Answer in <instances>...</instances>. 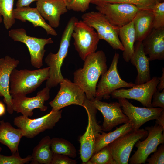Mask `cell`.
I'll return each mask as SVG.
<instances>
[{"label":"cell","mask_w":164,"mask_h":164,"mask_svg":"<svg viewBox=\"0 0 164 164\" xmlns=\"http://www.w3.org/2000/svg\"><path fill=\"white\" fill-rule=\"evenodd\" d=\"M82 107L87 112L88 121L86 131L79 141L80 158L83 163L85 164L93 154L96 136L102 130L96 119L97 110L91 101L86 98Z\"/></svg>","instance_id":"cell-6"},{"label":"cell","mask_w":164,"mask_h":164,"mask_svg":"<svg viewBox=\"0 0 164 164\" xmlns=\"http://www.w3.org/2000/svg\"><path fill=\"white\" fill-rule=\"evenodd\" d=\"M13 16L15 19L23 22L28 21L31 23L34 27H41L46 31L48 35L56 36L55 30L47 24L42 16L36 8L29 6L14 9Z\"/></svg>","instance_id":"cell-22"},{"label":"cell","mask_w":164,"mask_h":164,"mask_svg":"<svg viewBox=\"0 0 164 164\" xmlns=\"http://www.w3.org/2000/svg\"><path fill=\"white\" fill-rule=\"evenodd\" d=\"M153 15L152 10L139 9L133 20L136 41H142L153 28Z\"/></svg>","instance_id":"cell-24"},{"label":"cell","mask_w":164,"mask_h":164,"mask_svg":"<svg viewBox=\"0 0 164 164\" xmlns=\"http://www.w3.org/2000/svg\"><path fill=\"white\" fill-rule=\"evenodd\" d=\"M118 36L124 48L123 57L129 62L134 51L136 34L133 20L128 24L119 28Z\"/></svg>","instance_id":"cell-25"},{"label":"cell","mask_w":164,"mask_h":164,"mask_svg":"<svg viewBox=\"0 0 164 164\" xmlns=\"http://www.w3.org/2000/svg\"><path fill=\"white\" fill-rule=\"evenodd\" d=\"M92 1L111 3H128L137 5V3L135 0H92Z\"/></svg>","instance_id":"cell-38"},{"label":"cell","mask_w":164,"mask_h":164,"mask_svg":"<svg viewBox=\"0 0 164 164\" xmlns=\"http://www.w3.org/2000/svg\"><path fill=\"white\" fill-rule=\"evenodd\" d=\"M147 138L144 141L139 140L135 144L137 149L131 158L130 164H145L149 156L156 151L158 146L164 142V128L156 123L154 126H147Z\"/></svg>","instance_id":"cell-10"},{"label":"cell","mask_w":164,"mask_h":164,"mask_svg":"<svg viewBox=\"0 0 164 164\" xmlns=\"http://www.w3.org/2000/svg\"><path fill=\"white\" fill-rule=\"evenodd\" d=\"M14 0H0V15L3 18L5 28L8 29L15 22L13 16Z\"/></svg>","instance_id":"cell-29"},{"label":"cell","mask_w":164,"mask_h":164,"mask_svg":"<svg viewBox=\"0 0 164 164\" xmlns=\"http://www.w3.org/2000/svg\"><path fill=\"white\" fill-rule=\"evenodd\" d=\"M86 164H116L108 146L94 154Z\"/></svg>","instance_id":"cell-30"},{"label":"cell","mask_w":164,"mask_h":164,"mask_svg":"<svg viewBox=\"0 0 164 164\" xmlns=\"http://www.w3.org/2000/svg\"><path fill=\"white\" fill-rule=\"evenodd\" d=\"M72 37L75 49L83 61L89 55L96 52L100 40L94 29L82 20L75 23Z\"/></svg>","instance_id":"cell-8"},{"label":"cell","mask_w":164,"mask_h":164,"mask_svg":"<svg viewBox=\"0 0 164 164\" xmlns=\"http://www.w3.org/2000/svg\"><path fill=\"white\" fill-rule=\"evenodd\" d=\"M59 84L60 87L57 95L49 103L52 110L57 111L71 105L83 106L86 97L80 87L67 78H64Z\"/></svg>","instance_id":"cell-13"},{"label":"cell","mask_w":164,"mask_h":164,"mask_svg":"<svg viewBox=\"0 0 164 164\" xmlns=\"http://www.w3.org/2000/svg\"><path fill=\"white\" fill-rule=\"evenodd\" d=\"M0 71H1V68L0 67Z\"/></svg>","instance_id":"cell-45"},{"label":"cell","mask_w":164,"mask_h":164,"mask_svg":"<svg viewBox=\"0 0 164 164\" xmlns=\"http://www.w3.org/2000/svg\"><path fill=\"white\" fill-rule=\"evenodd\" d=\"M51 139L49 136H46L34 148L31 164H51L53 154L50 149Z\"/></svg>","instance_id":"cell-27"},{"label":"cell","mask_w":164,"mask_h":164,"mask_svg":"<svg viewBox=\"0 0 164 164\" xmlns=\"http://www.w3.org/2000/svg\"><path fill=\"white\" fill-rule=\"evenodd\" d=\"M1 16L2 15H0V23H1L2 22V19Z\"/></svg>","instance_id":"cell-43"},{"label":"cell","mask_w":164,"mask_h":164,"mask_svg":"<svg viewBox=\"0 0 164 164\" xmlns=\"http://www.w3.org/2000/svg\"><path fill=\"white\" fill-rule=\"evenodd\" d=\"M118 99L123 112L128 117L132 126L133 130L140 129L143 125L150 120H156L164 111V109L159 107L135 106L126 98Z\"/></svg>","instance_id":"cell-15"},{"label":"cell","mask_w":164,"mask_h":164,"mask_svg":"<svg viewBox=\"0 0 164 164\" xmlns=\"http://www.w3.org/2000/svg\"><path fill=\"white\" fill-rule=\"evenodd\" d=\"M62 112L61 110L57 111L52 110L46 114L35 119L22 115L15 117L13 123L22 130L24 136L32 138L47 129H53L61 118Z\"/></svg>","instance_id":"cell-7"},{"label":"cell","mask_w":164,"mask_h":164,"mask_svg":"<svg viewBox=\"0 0 164 164\" xmlns=\"http://www.w3.org/2000/svg\"><path fill=\"white\" fill-rule=\"evenodd\" d=\"M92 0H64L68 10L84 12L87 10Z\"/></svg>","instance_id":"cell-33"},{"label":"cell","mask_w":164,"mask_h":164,"mask_svg":"<svg viewBox=\"0 0 164 164\" xmlns=\"http://www.w3.org/2000/svg\"><path fill=\"white\" fill-rule=\"evenodd\" d=\"M6 109L4 104L0 101V117L5 114Z\"/></svg>","instance_id":"cell-42"},{"label":"cell","mask_w":164,"mask_h":164,"mask_svg":"<svg viewBox=\"0 0 164 164\" xmlns=\"http://www.w3.org/2000/svg\"><path fill=\"white\" fill-rule=\"evenodd\" d=\"M83 66L73 73V82L84 92L86 98L92 101L95 98L96 87L99 78L108 70L107 58L102 50L87 56Z\"/></svg>","instance_id":"cell-1"},{"label":"cell","mask_w":164,"mask_h":164,"mask_svg":"<svg viewBox=\"0 0 164 164\" xmlns=\"http://www.w3.org/2000/svg\"><path fill=\"white\" fill-rule=\"evenodd\" d=\"M9 35L14 41L21 42L26 46L29 52L31 65L35 68H40L43 65V58L46 52L45 46L53 43L52 38L29 36L23 28L11 29L9 32Z\"/></svg>","instance_id":"cell-11"},{"label":"cell","mask_w":164,"mask_h":164,"mask_svg":"<svg viewBox=\"0 0 164 164\" xmlns=\"http://www.w3.org/2000/svg\"><path fill=\"white\" fill-rule=\"evenodd\" d=\"M153 28L159 29L164 28V2H159L153 8Z\"/></svg>","instance_id":"cell-31"},{"label":"cell","mask_w":164,"mask_h":164,"mask_svg":"<svg viewBox=\"0 0 164 164\" xmlns=\"http://www.w3.org/2000/svg\"><path fill=\"white\" fill-rule=\"evenodd\" d=\"M2 150V148L0 147V152Z\"/></svg>","instance_id":"cell-44"},{"label":"cell","mask_w":164,"mask_h":164,"mask_svg":"<svg viewBox=\"0 0 164 164\" xmlns=\"http://www.w3.org/2000/svg\"><path fill=\"white\" fill-rule=\"evenodd\" d=\"M132 130V126L129 122L116 128L113 131L107 133L104 132L98 133L96 138L93 154L108 146L121 135Z\"/></svg>","instance_id":"cell-26"},{"label":"cell","mask_w":164,"mask_h":164,"mask_svg":"<svg viewBox=\"0 0 164 164\" xmlns=\"http://www.w3.org/2000/svg\"><path fill=\"white\" fill-rule=\"evenodd\" d=\"M151 104L152 108L164 109V89L162 92L156 89L152 96Z\"/></svg>","instance_id":"cell-35"},{"label":"cell","mask_w":164,"mask_h":164,"mask_svg":"<svg viewBox=\"0 0 164 164\" xmlns=\"http://www.w3.org/2000/svg\"><path fill=\"white\" fill-rule=\"evenodd\" d=\"M130 61L137 71L135 85L144 84L151 79L150 61L144 52L142 41H136L135 44L134 52Z\"/></svg>","instance_id":"cell-20"},{"label":"cell","mask_w":164,"mask_h":164,"mask_svg":"<svg viewBox=\"0 0 164 164\" xmlns=\"http://www.w3.org/2000/svg\"><path fill=\"white\" fill-rule=\"evenodd\" d=\"M142 42L150 61L164 59V28H153Z\"/></svg>","instance_id":"cell-21"},{"label":"cell","mask_w":164,"mask_h":164,"mask_svg":"<svg viewBox=\"0 0 164 164\" xmlns=\"http://www.w3.org/2000/svg\"><path fill=\"white\" fill-rule=\"evenodd\" d=\"M76 160L63 155L53 153L51 164H76Z\"/></svg>","instance_id":"cell-36"},{"label":"cell","mask_w":164,"mask_h":164,"mask_svg":"<svg viewBox=\"0 0 164 164\" xmlns=\"http://www.w3.org/2000/svg\"><path fill=\"white\" fill-rule=\"evenodd\" d=\"M137 3V6L139 9L152 10L155 5L163 0H135Z\"/></svg>","instance_id":"cell-37"},{"label":"cell","mask_w":164,"mask_h":164,"mask_svg":"<svg viewBox=\"0 0 164 164\" xmlns=\"http://www.w3.org/2000/svg\"><path fill=\"white\" fill-rule=\"evenodd\" d=\"M24 136L22 130L15 128L10 123L0 121V143L7 146L12 154L18 152V147L22 138Z\"/></svg>","instance_id":"cell-23"},{"label":"cell","mask_w":164,"mask_h":164,"mask_svg":"<svg viewBox=\"0 0 164 164\" xmlns=\"http://www.w3.org/2000/svg\"><path fill=\"white\" fill-rule=\"evenodd\" d=\"M119 58V54L115 53L109 68L101 76L97 85L95 98L100 100L102 98L108 99L114 91L122 88H131L135 85L121 78L117 68Z\"/></svg>","instance_id":"cell-9"},{"label":"cell","mask_w":164,"mask_h":164,"mask_svg":"<svg viewBox=\"0 0 164 164\" xmlns=\"http://www.w3.org/2000/svg\"><path fill=\"white\" fill-rule=\"evenodd\" d=\"M162 76L159 78V82L157 87V89L160 91L164 89V68L163 67L162 68Z\"/></svg>","instance_id":"cell-40"},{"label":"cell","mask_w":164,"mask_h":164,"mask_svg":"<svg viewBox=\"0 0 164 164\" xmlns=\"http://www.w3.org/2000/svg\"><path fill=\"white\" fill-rule=\"evenodd\" d=\"M50 89L46 87L37 93L33 97L26 96L15 97L12 98L13 109L17 113H20L22 115L29 117L33 114V110L39 108L42 111H46L48 107L44 105L45 101L50 97Z\"/></svg>","instance_id":"cell-17"},{"label":"cell","mask_w":164,"mask_h":164,"mask_svg":"<svg viewBox=\"0 0 164 164\" xmlns=\"http://www.w3.org/2000/svg\"><path fill=\"white\" fill-rule=\"evenodd\" d=\"M19 63V60L8 55L0 59V96L4 97V101L7 106V111L10 114H12L14 111L12 98L9 92L10 77L12 70Z\"/></svg>","instance_id":"cell-19"},{"label":"cell","mask_w":164,"mask_h":164,"mask_svg":"<svg viewBox=\"0 0 164 164\" xmlns=\"http://www.w3.org/2000/svg\"><path fill=\"white\" fill-rule=\"evenodd\" d=\"M98 11L103 14L113 26L120 28L131 22L139 10L128 3H111L91 1Z\"/></svg>","instance_id":"cell-4"},{"label":"cell","mask_w":164,"mask_h":164,"mask_svg":"<svg viewBox=\"0 0 164 164\" xmlns=\"http://www.w3.org/2000/svg\"><path fill=\"white\" fill-rule=\"evenodd\" d=\"M78 20L74 16L70 18L62 34L57 52L56 53L50 52L45 59V62L49 67V76L46 82V87L50 89L57 86L64 78L61 68L67 55L75 23Z\"/></svg>","instance_id":"cell-3"},{"label":"cell","mask_w":164,"mask_h":164,"mask_svg":"<svg viewBox=\"0 0 164 164\" xmlns=\"http://www.w3.org/2000/svg\"><path fill=\"white\" fill-rule=\"evenodd\" d=\"M51 147L53 153L72 158H75L77 156L76 150L74 145L68 141L63 138H52Z\"/></svg>","instance_id":"cell-28"},{"label":"cell","mask_w":164,"mask_h":164,"mask_svg":"<svg viewBox=\"0 0 164 164\" xmlns=\"http://www.w3.org/2000/svg\"><path fill=\"white\" fill-rule=\"evenodd\" d=\"M151 157L147 158L146 161L149 164H164V145L162 144Z\"/></svg>","instance_id":"cell-34"},{"label":"cell","mask_w":164,"mask_h":164,"mask_svg":"<svg viewBox=\"0 0 164 164\" xmlns=\"http://www.w3.org/2000/svg\"><path fill=\"white\" fill-rule=\"evenodd\" d=\"M81 18L96 30L100 40L105 41L114 49L124 51L118 36L119 28L112 25L103 14L98 11H91L84 14Z\"/></svg>","instance_id":"cell-5"},{"label":"cell","mask_w":164,"mask_h":164,"mask_svg":"<svg viewBox=\"0 0 164 164\" xmlns=\"http://www.w3.org/2000/svg\"><path fill=\"white\" fill-rule=\"evenodd\" d=\"M12 154L7 156L0 154V164H24L28 163L32 159L31 155L22 158L19 152Z\"/></svg>","instance_id":"cell-32"},{"label":"cell","mask_w":164,"mask_h":164,"mask_svg":"<svg viewBox=\"0 0 164 164\" xmlns=\"http://www.w3.org/2000/svg\"><path fill=\"white\" fill-rule=\"evenodd\" d=\"M159 77H153L147 82L135 85L128 89L116 90L111 93V97L118 99L124 98L138 101L147 108H152L151 101L152 96L157 89L159 80Z\"/></svg>","instance_id":"cell-14"},{"label":"cell","mask_w":164,"mask_h":164,"mask_svg":"<svg viewBox=\"0 0 164 164\" xmlns=\"http://www.w3.org/2000/svg\"><path fill=\"white\" fill-rule=\"evenodd\" d=\"M38 0H17L16 4V8L29 6L33 2Z\"/></svg>","instance_id":"cell-39"},{"label":"cell","mask_w":164,"mask_h":164,"mask_svg":"<svg viewBox=\"0 0 164 164\" xmlns=\"http://www.w3.org/2000/svg\"><path fill=\"white\" fill-rule=\"evenodd\" d=\"M36 8L44 19L53 28L60 24L61 16L68 11L64 0H38Z\"/></svg>","instance_id":"cell-18"},{"label":"cell","mask_w":164,"mask_h":164,"mask_svg":"<svg viewBox=\"0 0 164 164\" xmlns=\"http://www.w3.org/2000/svg\"><path fill=\"white\" fill-rule=\"evenodd\" d=\"M49 67L34 70L14 68L10 74L9 92L12 98L26 96L35 91L49 76Z\"/></svg>","instance_id":"cell-2"},{"label":"cell","mask_w":164,"mask_h":164,"mask_svg":"<svg viewBox=\"0 0 164 164\" xmlns=\"http://www.w3.org/2000/svg\"><path fill=\"white\" fill-rule=\"evenodd\" d=\"M143 128L132 130L118 138L108 147L116 164H128L132 150L136 142L147 136Z\"/></svg>","instance_id":"cell-12"},{"label":"cell","mask_w":164,"mask_h":164,"mask_svg":"<svg viewBox=\"0 0 164 164\" xmlns=\"http://www.w3.org/2000/svg\"><path fill=\"white\" fill-rule=\"evenodd\" d=\"M156 120V123L164 128V111L162 112Z\"/></svg>","instance_id":"cell-41"},{"label":"cell","mask_w":164,"mask_h":164,"mask_svg":"<svg viewBox=\"0 0 164 164\" xmlns=\"http://www.w3.org/2000/svg\"><path fill=\"white\" fill-rule=\"evenodd\" d=\"M90 101L103 116L104 121L101 126L102 131H110L119 125L129 122L128 117L123 112L118 102L108 103L95 98Z\"/></svg>","instance_id":"cell-16"}]
</instances>
